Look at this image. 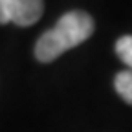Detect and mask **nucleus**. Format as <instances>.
<instances>
[{
  "instance_id": "1",
  "label": "nucleus",
  "mask_w": 132,
  "mask_h": 132,
  "mask_svg": "<svg viewBox=\"0 0 132 132\" xmlns=\"http://www.w3.org/2000/svg\"><path fill=\"white\" fill-rule=\"evenodd\" d=\"M95 29L94 19L85 11H70L62 15L59 22L42 33L35 44V57L40 62H52L64 52L85 42Z\"/></svg>"
},
{
  "instance_id": "2",
  "label": "nucleus",
  "mask_w": 132,
  "mask_h": 132,
  "mask_svg": "<svg viewBox=\"0 0 132 132\" xmlns=\"http://www.w3.org/2000/svg\"><path fill=\"white\" fill-rule=\"evenodd\" d=\"M44 11L42 0H0V24L13 22L16 26L35 24Z\"/></svg>"
},
{
  "instance_id": "3",
  "label": "nucleus",
  "mask_w": 132,
  "mask_h": 132,
  "mask_svg": "<svg viewBox=\"0 0 132 132\" xmlns=\"http://www.w3.org/2000/svg\"><path fill=\"white\" fill-rule=\"evenodd\" d=\"M114 86H116V92H118L127 103L132 105V70L119 72L114 79Z\"/></svg>"
},
{
  "instance_id": "4",
  "label": "nucleus",
  "mask_w": 132,
  "mask_h": 132,
  "mask_svg": "<svg viewBox=\"0 0 132 132\" xmlns=\"http://www.w3.org/2000/svg\"><path fill=\"white\" fill-rule=\"evenodd\" d=\"M116 53L128 66V70H132V35H125V37L118 39V42H116Z\"/></svg>"
}]
</instances>
